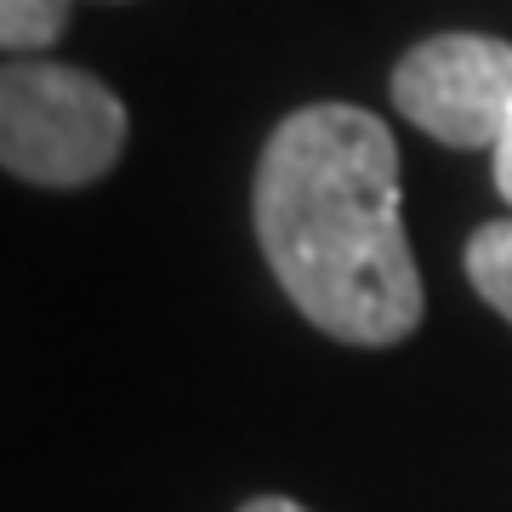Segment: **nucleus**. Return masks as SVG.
<instances>
[{
  "label": "nucleus",
  "instance_id": "nucleus-1",
  "mask_svg": "<svg viewBox=\"0 0 512 512\" xmlns=\"http://www.w3.org/2000/svg\"><path fill=\"white\" fill-rule=\"evenodd\" d=\"M251 217L274 279L325 336L393 348L421 325L399 143L370 109H296L262 148Z\"/></svg>",
  "mask_w": 512,
  "mask_h": 512
},
{
  "label": "nucleus",
  "instance_id": "nucleus-2",
  "mask_svg": "<svg viewBox=\"0 0 512 512\" xmlns=\"http://www.w3.org/2000/svg\"><path fill=\"white\" fill-rule=\"evenodd\" d=\"M126 148L120 97L69 63H0V165L35 188H86Z\"/></svg>",
  "mask_w": 512,
  "mask_h": 512
},
{
  "label": "nucleus",
  "instance_id": "nucleus-3",
  "mask_svg": "<svg viewBox=\"0 0 512 512\" xmlns=\"http://www.w3.org/2000/svg\"><path fill=\"white\" fill-rule=\"evenodd\" d=\"M393 103L450 148H495L512 114V46L495 35H433L393 69Z\"/></svg>",
  "mask_w": 512,
  "mask_h": 512
},
{
  "label": "nucleus",
  "instance_id": "nucleus-4",
  "mask_svg": "<svg viewBox=\"0 0 512 512\" xmlns=\"http://www.w3.org/2000/svg\"><path fill=\"white\" fill-rule=\"evenodd\" d=\"M467 279H473V291L512 325V222H484L467 239Z\"/></svg>",
  "mask_w": 512,
  "mask_h": 512
},
{
  "label": "nucleus",
  "instance_id": "nucleus-5",
  "mask_svg": "<svg viewBox=\"0 0 512 512\" xmlns=\"http://www.w3.org/2000/svg\"><path fill=\"white\" fill-rule=\"evenodd\" d=\"M69 29V0H0V52H40Z\"/></svg>",
  "mask_w": 512,
  "mask_h": 512
},
{
  "label": "nucleus",
  "instance_id": "nucleus-6",
  "mask_svg": "<svg viewBox=\"0 0 512 512\" xmlns=\"http://www.w3.org/2000/svg\"><path fill=\"white\" fill-rule=\"evenodd\" d=\"M490 154H495V188H501V200L512 205V114H507V126H501Z\"/></svg>",
  "mask_w": 512,
  "mask_h": 512
},
{
  "label": "nucleus",
  "instance_id": "nucleus-7",
  "mask_svg": "<svg viewBox=\"0 0 512 512\" xmlns=\"http://www.w3.org/2000/svg\"><path fill=\"white\" fill-rule=\"evenodd\" d=\"M239 512H308V507H296V501H285V495H256V501H245Z\"/></svg>",
  "mask_w": 512,
  "mask_h": 512
}]
</instances>
